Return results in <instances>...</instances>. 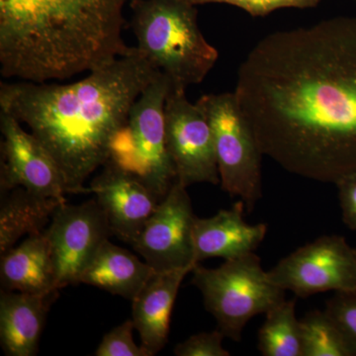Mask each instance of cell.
I'll return each mask as SVG.
<instances>
[{
    "instance_id": "obj_7",
    "label": "cell",
    "mask_w": 356,
    "mask_h": 356,
    "mask_svg": "<svg viewBox=\"0 0 356 356\" xmlns=\"http://www.w3.org/2000/svg\"><path fill=\"white\" fill-rule=\"evenodd\" d=\"M214 137L220 184L248 212L262 196L261 147L235 92L204 95L196 102Z\"/></svg>"
},
{
    "instance_id": "obj_3",
    "label": "cell",
    "mask_w": 356,
    "mask_h": 356,
    "mask_svg": "<svg viewBox=\"0 0 356 356\" xmlns=\"http://www.w3.org/2000/svg\"><path fill=\"white\" fill-rule=\"evenodd\" d=\"M126 0H0V74L58 83L126 55Z\"/></svg>"
},
{
    "instance_id": "obj_18",
    "label": "cell",
    "mask_w": 356,
    "mask_h": 356,
    "mask_svg": "<svg viewBox=\"0 0 356 356\" xmlns=\"http://www.w3.org/2000/svg\"><path fill=\"white\" fill-rule=\"evenodd\" d=\"M154 273L146 261L107 240L81 273L79 283L132 301Z\"/></svg>"
},
{
    "instance_id": "obj_9",
    "label": "cell",
    "mask_w": 356,
    "mask_h": 356,
    "mask_svg": "<svg viewBox=\"0 0 356 356\" xmlns=\"http://www.w3.org/2000/svg\"><path fill=\"white\" fill-rule=\"evenodd\" d=\"M165 134L177 181L220 184L212 129L198 105L189 102L186 88H170L166 97Z\"/></svg>"
},
{
    "instance_id": "obj_27",
    "label": "cell",
    "mask_w": 356,
    "mask_h": 356,
    "mask_svg": "<svg viewBox=\"0 0 356 356\" xmlns=\"http://www.w3.org/2000/svg\"><path fill=\"white\" fill-rule=\"evenodd\" d=\"M355 250H356V248H355Z\"/></svg>"
},
{
    "instance_id": "obj_22",
    "label": "cell",
    "mask_w": 356,
    "mask_h": 356,
    "mask_svg": "<svg viewBox=\"0 0 356 356\" xmlns=\"http://www.w3.org/2000/svg\"><path fill=\"white\" fill-rule=\"evenodd\" d=\"M135 330L133 320H128L117 325L105 334L96 348V356H151L142 346L134 341Z\"/></svg>"
},
{
    "instance_id": "obj_8",
    "label": "cell",
    "mask_w": 356,
    "mask_h": 356,
    "mask_svg": "<svg viewBox=\"0 0 356 356\" xmlns=\"http://www.w3.org/2000/svg\"><path fill=\"white\" fill-rule=\"evenodd\" d=\"M267 275L300 298L327 291L356 292V250L343 236H320L281 259Z\"/></svg>"
},
{
    "instance_id": "obj_4",
    "label": "cell",
    "mask_w": 356,
    "mask_h": 356,
    "mask_svg": "<svg viewBox=\"0 0 356 356\" xmlns=\"http://www.w3.org/2000/svg\"><path fill=\"white\" fill-rule=\"evenodd\" d=\"M131 9L136 47L172 86L202 83L219 51L199 28L197 6L185 0H132Z\"/></svg>"
},
{
    "instance_id": "obj_16",
    "label": "cell",
    "mask_w": 356,
    "mask_h": 356,
    "mask_svg": "<svg viewBox=\"0 0 356 356\" xmlns=\"http://www.w3.org/2000/svg\"><path fill=\"white\" fill-rule=\"evenodd\" d=\"M58 292L28 294L1 290L0 343L6 355H37L47 314Z\"/></svg>"
},
{
    "instance_id": "obj_13",
    "label": "cell",
    "mask_w": 356,
    "mask_h": 356,
    "mask_svg": "<svg viewBox=\"0 0 356 356\" xmlns=\"http://www.w3.org/2000/svg\"><path fill=\"white\" fill-rule=\"evenodd\" d=\"M102 168L83 193L95 194L113 235L131 243L161 200L138 178L110 161Z\"/></svg>"
},
{
    "instance_id": "obj_5",
    "label": "cell",
    "mask_w": 356,
    "mask_h": 356,
    "mask_svg": "<svg viewBox=\"0 0 356 356\" xmlns=\"http://www.w3.org/2000/svg\"><path fill=\"white\" fill-rule=\"evenodd\" d=\"M172 88L159 74L131 108L114 136L108 161L138 178L161 200L177 182V172L166 144L165 107Z\"/></svg>"
},
{
    "instance_id": "obj_26",
    "label": "cell",
    "mask_w": 356,
    "mask_h": 356,
    "mask_svg": "<svg viewBox=\"0 0 356 356\" xmlns=\"http://www.w3.org/2000/svg\"><path fill=\"white\" fill-rule=\"evenodd\" d=\"M336 185L343 221L346 227L356 232V173L343 177Z\"/></svg>"
},
{
    "instance_id": "obj_15",
    "label": "cell",
    "mask_w": 356,
    "mask_h": 356,
    "mask_svg": "<svg viewBox=\"0 0 356 356\" xmlns=\"http://www.w3.org/2000/svg\"><path fill=\"white\" fill-rule=\"evenodd\" d=\"M193 268L154 273L132 300V320L140 346L151 356L168 343L170 318L180 285Z\"/></svg>"
},
{
    "instance_id": "obj_25",
    "label": "cell",
    "mask_w": 356,
    "mask_h": 356,
    "mask_svg": "<svg viewBox=\"0 0 356 356\" xmlns=\"http://www.w3.org/2000/svg\"><path fill=\"white\" fill-rule=\"evenodd\" d=\"M225 334L220 330L193 334L175 348L177 356H229L222 346Z\"/></svg>"
},
{
    "instance_id": "obj_17",
    "label": "cell",
    "mask_w": 356,
    "mask_h": 356,
    "mask_svg": "<svg viewBox=\"0 0 356 356\" xmlns=\"http://www.w3.org/2000/svg\"><path fill=\"white\" fill-rule=\"evenodd\" d=\"M1 287L7 291L49 294L58 291L55 264L46 229L28 236L1 254Z\"/></svg>"
},
{
    "instance_id": "obj_14",
    "label": "cell",
    "mask_w": 356,
    "mask_h": 356,
    "mask_svg": "<svg viewBox=\"0 0 356 356\" xmlns=\"http://www.w3.org/2000/svg\"><path fill=\"white\" fill-rule=\"evenodd\" d=\"M245 204L240 201L232 209L221 210L214 216L196 218L193 229L196 264L221 257L225 261L254 252L264 242L267 225H250L243 219Z\"/></svg>"
},
{
    "instance_id": "obj_12",
    "label": "cell",
    "mask_w": 356,
    "mask_h": 356,
    "mask_svg": "<svg viewBox=\"0 0 356 356\" xmlns=\"http://www.w3.org/2000/svg\"><path fill=\"white\" fill-rule=\"evenodd\" d=\"M0 192L22 187L37 195L65 201L64 177L41 140L4 111L0 112Z\"/></svg>"
},
{
    "instance_id": "obj_19",
    "label": "cell",
    "mask_w": 356,
    "mask_h": 356,
    "mask_svg": "<svg viewBox=\"0 0 356 356\" xmlns=\"http://www.w3.org/2000/svg\"><path fill=\"white\" fill-rule=\"evenodd\" d=\"M64 202L67 201L37 195L22 187L1 191L0 254L13 248L23 236L43 233L54 212Z\"/></svg>"
},
{
    "instance_id": "obj_20",
    "label": "cell",
    "mask_w": 356,
    "mask_h": 356,
    "mask_svg": "<svg viewBox=\"0 0 356 356\" xmlns=\"http://www.w3.org/2000/svg\"><path fill=\"white\" fill-rule=\"evenodd\" d=\"M257 348L264 356H302L301 325L295 300L285 299L267 312L257 332Z\"/></svg>"
},
{
    "instance_id": "obj_1",
    "label": "cell",
    "mask_w": 356,
    "mask_h": 356,
    "mask_svg": "<svg viewBox=\"0 0 356 356\" xmlns=\"http://www.w3.org/2000/svg\"><path fill=\"white\" fill-rule=\"evenodd\" d=\"M234 92L264 156L287 172L334 184L356 173V16L264 37Z\"/></svg>"
},
{
    "instance_id": "obj_28",
    "label": "cell",
    "mask_w": 356,
    "mask_h": 356,
    "mask_svg": "<svg viewBox=\"0 0 356 356\" xmlns=\"http://www.w3.org/2000/svg\"><path fill=\"white\" fill-rule=\"evenodd\" d=\"M355 1H356V0H355Z\"/></svg>"
},
{
    "instance_id": "obj_24",
    "label": "cell",
    "mask_w": 356,
    "mask_h": 356,
    "mask_svg": "<svg viewBox=\"0 0 356 356\" xmlns=\"http://www.w3.org/2000/svg\"><path fill=\"white\" fill-rule=\"evenodd\" d=\"M325 311L341 327L356 356V292H336Z\"/></svg>"
},
{
    "instance_id": "obj_6",
    "label": "cell",
    "mask_w": 356,
    "mask_h": 356,
    "mask_svg": "<svg viewBox=\"0 0 356 356\" xmlns=\"http://www.w3.org/2000/svg\"><path fill=\"white\" fill-rule=\"evenodd\" d=\"M192 283L203 297L206 310L232 341H240L245 325L285 300V290L269 280L254 252L225 261L217 268L194 267Z\"/></svg>"
},
{
    "instance_id": "obj_11",
    "label": "cell",
    "mask_w": 356,
    "mask_h": 356,
    "mask_svg": "<svg viewBox=\"0 0 356 356\" xmlns=\"http://www.w3.org/2000/svg\"><path fill=\"white\" fill-rule=\"evenodd\" d=\"M55 264L58 290L79 284L84 269L105 241L113 235L97 200L79 205L60 204L46 229Z\"/></svg>"
},
{
    "instance_id": "obj_21",
    "label": "cell",
    "mask_w": 356,
    "mask_h": 356,
    "mask_svg": "<svg viewBox=\"0 0 356 356\" xmlns=\"http://www.w3.org/2000/svg\"><path fill=\"white\" fill-rule=\"evenodd\" d=\"M302 356H355L341 327L325 311H312L300 320Z\"/></svg>"
},
{
    "instance_id": "obj_2",
    "label": "cell",
    "mask_w": 356,
    "mask_h": 356,
    "mask_svg": "<svg viewBox=\"0 0 356 356\" xmlns=\"http://www.w3.org/2000/svg\"><path fill=\"white\" fill-rule=\"evenodd\" d=\"M161 72L131 47L126 55L72 83H0V109L41 140L57 161L67 194L108 161L114 136Z\"/></svg>"
},
{
    "instance_id": "obj_10",
    "label": "cell",
    "mask_w": 356,
    "mask_h": 356,
    "mask_svg": "<svg viewBox=\"0 0 356 356\" xmlns=\"http://www.w3.org/2000/svg\"><path fill=\"white\" fill-rule=\"evenodd\" d=\"M196 218L187 187L177 181L130 245L154 273L194 268Z\"/></svg>"
},
{
    "instance_id": "obj_23",
    "label": "cell",
    "mask_w": 356,
    "mask_h": 356,
    "mask_svg": "<svg viewBox=\"0 0 356 356\" xmlns=\"http://www.w3.org/2000/svg\"><path fill=\"white\" fill-rule=\"evenodd\" d=\"M193 6L222 3L236 6L254 17H264L282 8H313L321 0H185Z\"/></svg>"
}]
</instances>
